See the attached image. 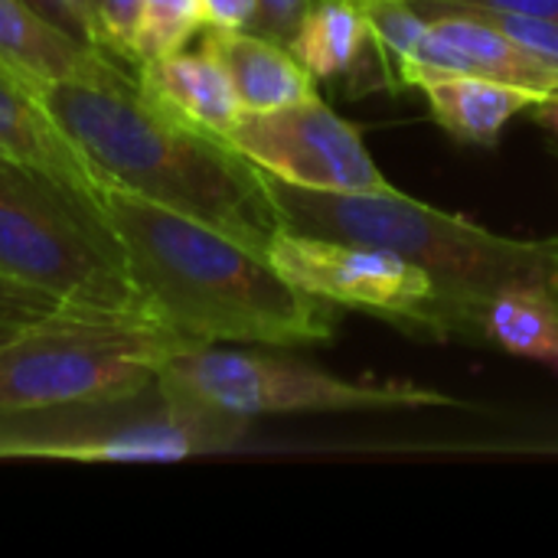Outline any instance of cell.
Wrapping results in <instances>:
<instances>
[{
	"label": "cell",
	"mask_w": 558,
	"mask_h": 558,
	"mask_svg": "<svg viewBox=\"0 0 558 558\" xmlns=\"http://www.w3.org/2000/svg\"><path fill=\"white\" fill-rule=\"evenodd\" d=\"M101 209L147 314L170 330L196 343L278 350L337 337V304L294 288L262 248L114 186Z\"/></svg>",
	"instance_id": "1"
},
{
	"label": "cell",
	"mask_w": 558,
	"mask_h": 558,
	"mask_svg": "<svg viewBox=\"0 0 558 558\" xmlns=\"http://www.w3.org/2000/svg\"><path fill=\"white\" fill-rule=\"evenodd\" d=\"M39 98L105 190L186 213L262 252L281 229L265 173L222 137L157 105L137 75L69 78Z\"/></svg>",
	"instance_id": "2"
},
{
	"label": "cell",
	"mask_w": 558,
	"mask_h": 558,
	"mask_svg": "<svg viewBox=\"0 0 558 558\" xmlns=\"http://www.w3.org/2000/svg\"><path fill=\"white\" fill-rule=\"evenodd\" d=\"M271 203L284 229L389 248L425 268L451 311L461 301L504 284H549L558 265V235L510 239L458 213L428 206L409 193H320L288 186L265 173Z\"/></svg>",
	"instance_id": "3"
},
{
	"label": "cell",
	"mask_w": 558,
	"mask_h": 558,
	"mask_svg": "<svg viewBox=\"0 0 558 558\" xmlns=\"http://www.w3.org/2000/svg\"><path fill=\"white\" fill-rule=\"evenodd\" d=\"M0 275L72 311L147 314L101 199L13 157H0Z\"/></svg>",
	"instance_id": "4"
},
{
	"label": "cell",
	"mask_w": 558,
	"mask_h": 558,
	"mask_svg": "<svg viewBox=\"0 0 558 558\" xmlns=\"http://www.w3.org/2000/svg\"><path fill=\"white\" fill-rule=\"evenodd\" d=\"M196 340L150 314L59 311L0 343V409L95 405L144 396Z\"/></svg>",
	"instance_id": "5"
},
{
	"label": "cell",
	"mask_w": 558,
	"mask_h": 558,
	"mask_svg": "<svg viewBox=\"0 0 558 558\" xmlns=\"http://www.w3.org/2000/svg\"><path fill=\"white\" fill-rule=\"evenodd\" d=\"M252 422L167 399L157 386L95 405L0 409V461L167 464L232 451Z\"/></svg>",
	"instance_id": "6"
},
{
	"label": "cell",
	"mask_w": 558,
	"mask_h": 558,
	"mask_svg": "<svg viewBox=\"0 0 558 558\" xmlns=\"http://www.w3.org/2000/svg\"><path fill=\"white\" fill-rule=\"evenodd\" d=\"M157 389L173 402L248 422L262 415L458 405V399L432 386L405 379H347L288 356L222 350V343H199L173 353L157 376Z\"/></svg>",
	"instance_id": "7"
},
{
	"label": "cell",
	"mask_w": 558,
	"mask_h": 558,
	"mask_svg": "<svg viewBox=\"0 0 558 558\" xmlns=\"http://www.w3.org/2000/svg\"><path fill=\"white\" fill-rule=\"evenodd\" d=\"M265 255L294 288L327 304L373 314L432 340H448V301L438 281L389 248L281 226Z\"/></svg>",
	"instance_id": "8"
},
{
	"label": "cell",
	"mask_w": 558,
	"mask_h": 558,
	"mask_svg": "<svg viewBox=\"0 0 558 558\" xmlns=\"http://www.w3.org/2000/svg\"><path fill=\"white\" fill-rule=\"evenodd\" d=\"M222 141L288 186L320 193L396 190L369 154L363 131L320 95L271 111H242Z\"/></svg>",
	"instance_id": "9"
},
{
	"label": "cell",
	"mask_w": 558,
	"mask_h": 558,
	"mask_svg": "<svg viewBox=\"0 0 558 558\" xmlns=\"http://www.w3.org/2000/svg\"><path fill=\"white\" fill-rule=\"evenodd\" d=\"M0 65H7L36 92L69 78L137 75L134 65L46 20L29 0H0Z\"/></svg>",
	"instance_id": "10"
},
{
	"label": "cell",
	"mask_w": 558,
	"mask_h": 558,
	"mask_svg": "<svg viewBox=\"0 0 558 558\" xmlns=\"http://www.w3.org/2000/svg\"><path fill=\"white\" fill-rule=\"evenodd\" d=\"M448 340L497 347L558 369V298L549 284H504L454 304Z\"/></svg>",
	"instance_id": "11"
},
{
	"label": "cell",
	"mask_w": 558,
	"mask_h": 558,
	"mask_svg": "<svg viewBox=\"0 0 558 558\" xmlns=\"http://www.w3.org/2000/svg\"><path fill=\"white\" fill-rule=\"evenodd\" d=\"M199 46L222 65L245 111H271L317 98V78L284 43L252 29L206 26Z\"/></svg>",
	"instance_id": "12"
},
{
	"label": "cell",
	"mask_w": 558,
	"mask_h": 558,
	"mask_svg": "<svg viewBox=\"0 0 558 558\" xmlns=\"http://www.w3.org/2000/svg\"><path fill=\"white\" fill-rule=\"evenodd\" d=\"M0 157L49 170L95 199L105 196V186L75 150V144L65 137V131L52 121L39 92L13 75L7 65H0Z\"/></svg>",
	"instance_id": "13"
},
{
	"label": "cell",
	"mask_w": 558,
	"mask_h": 558,
	"mask_svg": "<svg viewBox=\"0 0 558 558\" xmlns=\"http://www.w3.org/2000/svg\"><path fill=\"white\" fill-rule=\"evenodd\" d=\"M137 85L167 111L183 121L226 137L229 128L242 118V101L222 72V65L199 49H177L170 56L137 65Z\"/></svg>",
	"instance_id": "14"
},
{
	"label": "cell",
	"mask_w": 558,
	"mask_h": 558,
	"mask_svg": "<svg viewBox=\"0 0 558 558\" xmlns=\"http://www.w3.org/2000/svg\"><path fill=\"white\" fill-rule=\"evenodd\" d=\"M412 88H418L432 108V118L458 141L477 147H497L504 128L533 111V105L546 101V95L497 82L487 75H422Z\"/></svg>",
	"instance_id": "15"
},
{
	"label": "cell",
	"mask_w": 558,
	"mask_h": 558,
	"mask_svg": "<svg viewBox=\"0 0 558 558\" xmlns=\"http://www.w3.org/2000/svg\"><path fill=\"white\" fill-rule=\"evenodd\" d=\"M428 20L451 46H458L471 59V75H487L497 82L523 85L546 98L558 95L556 62L530 52L526 46H520L497 26L464 16V13H441V16H428Z\"/></svg>",
	"instance_id": "16"
},
{
	"label": "cell",
	"mask_w": 558,
	"mask_h": 558,
	"mask_svg": "<svg viewBox=\"0 0 558 558\" xmlns=\"http://www.w3.org/2000/svg\"><path fill=\"white\" fill-rule=\"evenodd\" d=\"M369 43V20L356 0H317L288 49L314 78H333L360 65Z\"/></svg>",
	"instance_id": "17"
},
{
	"label": "cell",
	"mask_w": 558,
	"mask_h": 558,
	"mask_svg": "<svg viewBox=\"0 0 558 558\" xmlns=\"http://www.w3.org/2000/svg\"><path fill=\"white\" fill-rule=\"evenodd\" d=\"M203 26V0H144L134 36V62L141 65L186 49Z\"/></svg>",
	"instance_id": "18"
},
{
	"label": "cell",
	"mask_w": 558,
	"mask_h": 558,
	"mask_svg": "<svg viewBox=\"0 0 558 558\" xmlns=\"http://www.w3.org/2000/svg\"><path fill=\"white\" fill-rule=\"evenodd\" d=\"M141 7H144V0H88L95 46L101 52L134 65V69H137V62H134V36H137Z\"/></svg>",
	"instance_id": "19"
},
{
	"label": "cell",
	"mask_w": 558,
	"mask_h": 558,
	"mask_svg": "<svg viewBox=\"0 0 558 558\" xmlns=\"http://www.w3.org/2000/svg\"><path fill=\"white\" fill-rule=\"evenodd\" d=\"M59 311H65V304L59 298L0 275V324L3 327H26V324L46 320Z\"/></svg>",
	"instance_id": "20"
},
{
	"label": "cell",
	"mask_w": 558,
	"mask_h": 558,
	"mask_svg": "<svg viewBox=\"0 0 558 558\" xmlns=\"http://www.w3.org/2000/svg\"><path fill=\"white\" fill-rule=\"evenodd\" d=\"M317 0H258L255 20H252V33H262L275 43H291L298 26L304 23V16L311 13Z\"/></svg>",
	"instance_id": "21"
},
{
	"label": "cell",
	"mask_w": 558,
	"mask_h": 558,
	"mask_svg": "<svg viewBox=\"0 0 558 558\" xmlns=\"http://www.w3.org/2000/svg\"><path fill=\"white\" fill-rule=\"evenodd\" d=\"M46 20H52L56 26L69 29L72 36H78L82 43L95 46L92 36V16H88V0H29Z\"/></svg>",
	"instance_id": "22"
},
{
	"label": "cell",
	"mask_w": 558,
	"mask_h": 558,
	"mask_svg": "<svg viewBox=\"0 0 558 558\" xmlns=\"http://www.w3.org/2000/svg\"><path fill=\"white\" fill-rule=\"evenodd\" d=\"M409 3L415 7H494V10L558 20V0H409Z\"/></svg>",
	"instance_id": "23"
},
{
	"label": "cell",
	"mask_w": 558,
	"mask_h": 558,
	"mask_svg": "<svg viewBox=\"0 0 558 558\" xmlns=\"http://www.w3.org/2000/svg\"><path fill=\"white\" fill-rule=\"evenodd\" d=\"M258 0H203L206 26H226V29H248L255 20Z\"/></svg>",
	"instance_id": "24"
},
{
	"label": "cell",
	"mask_w": 558,
	"mask_h": 558,
	"mask_svg": "<svg viewBox=\"0 0 558 558\" xmlns=\"http://www.w3.org/2000/svg\"><path fill=\"white\" fill-rule=\"evenodd\" d=\"M533 118H536L539 124H546V128L558 137V95L556 98L539 101V105H533Z\"/></svg>",
	"instance_id": "25"
},
{
	"label": "cell",
	"mask_w": 558,
	"mask_h": 558,
	"mask_svg": "<svg viewBox=\"0 0 558 558\" xmlns=\"http://www.w3.org/2000/svg\"><path fill=\"white\" fill-rule=\"evenodd\" d=\"M16 330H20V327H3V324H0V343H3V340H10Z\"/></svg>",
	"instance_id": "26"
},
{
	"label": "cell",
	"mask_w": 558,
	"mask_h": 558,
	"mask_svg": "<svg viewBox=\"0 0 558 558\" xmlns=\"http://www.w3.org/2000/svg\"><path fill=\"white\" fill-rule=\"evenodd\" d=\"M549 288L556 291V298H558V265H556V275H553V281H549Z\"/></svg>",
	"instance_id": "27"
}]
</instances>
